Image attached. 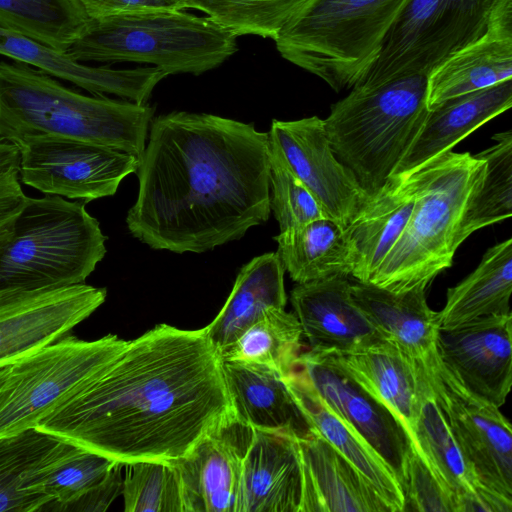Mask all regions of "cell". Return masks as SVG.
I'll return each mask as SVG.
<instances>
[{"instance_id":"1","label":"cell","mask_w":512,"mask_h":512,"mask_svg":"<svg viewBox=\"0 0 512 512\" xmlns=\"http://www.w3.org/2000/svg\"><path fill=\"white\" fill-rule=\"evenodd\" d=\"M233 418L206 327L159 324L35 428L125 466L180 459Z\"/></svg>"},{"instance_id":"2","label":"cell","mask_w":512,"mask_h":512,"mask_svg":"<svg viewBox=\"0 0 512 512\" xmlns=\"http://www.w3.org/2000/svg\"><path fill=\"white\" fill-rule=\"evenodd\" d=\"M126 224L152 249L202 253L269 219L267 132L207 113L152 119Z\"/></svg>"},{"instance_id":"3","label":"cell","mask_w":512,"mask_h":512,"mask_svg":"<svg viewBox=\"0 0 512 512\" xmlns=\"http://www.w3.org/2000/svg\"><path fill=\"white\" fill-rule=\"evenodd\" d=\"M154 108L85 96L27 64L0 60V136L15 142L55 135L111 147L139 158Z\"/></svg>"},{"instance_id":"4","label":"cell","mask_w":512,"mask_h":512,"mask_svg":"<svg viewBox=\"0 0 512 512\" xmlns=\"http://www.w3.org/2000/svg\"><path fill=\"white\" fill-rule=\"evenodd\" d=\"M410 174L415 193L411 214L397 242L366 282L393 292L427 288L452 265L463 242L465 212L484 178L485 161L476 154L451 150Z\"/></svg>"},{"instance_id":"5","label":"cell","mask_w":512,"mask_h":512,"mask_svg":"<svg viewBox=\"0 0 512 512\" xmlns=\"http://www.w3.org/2000/svg\"><path fill=\"white\" fill-rule=\"evenodd\" d=\"M351 89L331 106L325 128L337 159L373 197L392 177L427 117V75Z\"/></svg>"},{"instance_id":"6","label":"cell","mask_w":512,"mask_h":512,"mask_svg":"<svg viewBox=\"0 0 512 512\" xmlns=\"http://www.w3.org/2000/svg\"><path fill=\"white\" fill-rule=\"evenodd\" d=\"M106 236L85 203L26 197L0 249V290L85 283L106 254Z\"/></svg>"},{"instance_id":"7","label":"cell","mask_w":512,"mask_h":512,"mask_svg":"<svg viewBox=\"0 0 512 512\" xmlns=\"http://www.w3.org/2000/svg\"><path fill=\"white\" fill-rule=\"evenodd\" d=\"M237 51V36L184 10L90 19L67 53L78 62L152 64L167 75L201 74Z\"/></svg>"},{"instance_id":"8","label":"cell","mask_w":512,"mask_h":512,"mask_svg":"<svg viewBox=\"0 0 512 512\" xmlns=\"http://www.w3.org/2000/svg\"><path fill=\"white\" fill-rule=\"evenodd\" d=\"M409 0H310L274 40L283 58L333 90L353 88Z\"/></svg>"},{"instance_id":"9","label":"cell","mask_w":512,"mask_h":512,"mask_svg":"<svg viewBox=\"0 0 512 512\" xmlns=\"http://www.w3.org/2000/svg\"><path fill=\"white\" fill-rule=\"evenodd\" d=\"M128 341L66 334L9 364L0 385V438L35 428L100 376Z\"/></svg>"},{"instance_id":"10","label":"cell","mask_w":512,"mask_h":512,"mask_svg":"<svg viewBox=\"0 0 512 512\" xmlns=\"http://www.w3.org/2000/svg\"><path fill=\"white\" fill-rule=\"evenodd\" d=\"M501 0H409L389 33L378 59L358 84L427 75L454 51L488 29Z\"/></svg>"},{"instance_id":"11","label":"cell","mask_w":512,"mask_h":512,"mask_svg":"<svg viewBox=\"0 0 512 512\" xmlns=\"http://www.w3.org/2000/svg\"><path fill=\"white\" fill-rule=\"evenodd\" d=\"M14 143L24 184L84 203L113 196L139 166V158L126 151L61 136L34 135Z\"/></svg>"},{"instance_id":"12","label":"cell","mask_w":512,"mask_h":512,"mask_svg":"<svg viewBox=\"0 0 512 512\" xmlns=\"http://www.w3.org/2000/svg\"><path fill=\"white\" fill-rule=\"evenodd\" d=\"M434 396L469 465L493 495L512 504V429L499 407L470 393L441 363H423Z\"/></svg>"},{"instance_id":"13","label":"cell","mask_w":512,"mask_h":512,"mask_svg":"<svg viewBox=\"0 0 512 512\" xmlns=\"http://www.w3.org/2000/svg\"><path fill=\"white\" fill-rule=\"evenodd\" d=\"M269 145L305 184L328 218L346 227L371 197L337 159L324 119L311 116L292 121L274 119Z\"/></svg>"},{"instance_id":"14","label":"cell","mask_w":512,"mask_h":512,"mask_svg":"<svg viewBox=\"0 0 512 512\" xmlns=\"http://www.w3.org/2000/svg\"><path fill=\"white\" fill-rule=\"evenodd\" d=\"M105 288L85 283L38 290H0V365L68 334L104 302Z\"/></svg>"},{"instance_id":"15","label":"cell","mask_w":512,"mask_h":512,"mask_svg":"<svg viewBox=\"0 0 512 512\" xmlns=\"http://www.w3.org/2000/svg\"><path fill=\"white\" fill-rule=\"evenodd\" d=\"M123 465L59 439L22 475L23 488L47 497L42 512H104L122 493Z\"/></svg>"},{"instance_id":"16","label":"cell","mask_w":512,"mask_h":512,"mask_svg":"<svg viewBox=\"0 0 512 512\" xmlns=\"http://www.w3.org/2000/svg\"><path fill=\"white\" fill-rule=\"evenodd\" d=\"M293 370L370 443L403 489L409 441L393 414L324 353L303 352Z\"/></svg>"},{"instance_id":"17","label":"cell","mask_w":512,"mask_h":512,"mask_svg":"<svg viewBox=\"0 0 512 512\" xmlns=\"http://www.w3.org/2000/svg\"><path fill=\"white\" fill-rule=\"evenodd\" d=\"M512 313L490 315L440 329L441 363L473 395L502 406L512 384Z\"/></svg>"},{"instance_id":"18","label":"cell","mask_w":512,"mask_h":512,"mask_svg":"<svg viewBox=\"0 0 512 512\" xmlns=\"http://www.w3.org/2000/svg\"><path fill=\"white\" fill-rule=\"evenodd\" d=\"M253 429L235 417L203 438L176 466L186 512H234Z\"/></svg>"},{"instance_id":"19","label":"cell","mask_w":512,"mask_h":512,"mask_svg":"<svg viewBox=\"0 0 512 512\" xmlns=\"http://www.w3.org/2000/svg\"><path fill=\"white\" fill-rule=\"evenodd\" d=\"M348 277L297 284L290 300L313 351L356 352L384 339L353 301Z\"/></svg>"},{"instance_id":"20","label":"cell","mask_w":512,"mask_h":512,"mask_svg":"<svg viewBox=\"0 0 512 512\" xmlns=\"http://www.w3.org/2000/svg\"><path fill=\"white\" fill-rule=\"evenodd\" d=\"M303 473L297 437L253 430L234 512H301Z\"/></svg>"},{"instance_id":"21","label":"cell","mask_w":512,"mask_h":512,"mask_svg":"<svg viewBox=\"0 0 512 512\" xmlns=\"http://www.w3.org/2000/svg\"><path fill=\"white\" fill-rule=\"evenodd\" d=\"M508 79H512V0H501L485 33L427 74V108Z\"/></svg>"},{"instance_id":"22","label":"cell","mask_w":512,"mask_h":512,"mask_svg":"<svg viewBox=\"0 0 512 512\" xmlns=\"http://www.w3.org/2000/svg\"><path fill=\"white\" fill-rule=\"evenodd\" d=\"M0 55L71 82L94 96L112 94L138 104H146L155 86L168 76L154 66L112 69L108 65L83 64L67 51H59L2 26Z\"/></svg>"},{"instance_id":"23","label":"cell","mask_w":512,"mask_h":512,"mask_svg":"<svg viewBox=\"0 0 512 512\" xmlns=\"http://www.w3.org/2000/svg\"><path fill=\"white\" fill-rule=\"evenodd\" d=\"M423 370L414 440L409 442V447L428 460L457 497L460 512H511L512 504L489 492L465 459L434 396L424 365Z\"/></svg>"},{"instance_id":"24","label":"cell","mask_w":512,"mask_h":512,"mask_svg":"<svg viewBox=\"0 0 512 512\" xmlns=\"http://www.w3.org/2000/svg\"><path fill=\"white\" fill-rule=\"evenodd\" d=\"M297 444L301 512H391L364 476L314 429L297 438Z\"/></svg>"},{"instance_id":"25","label":"cell","mask_w":512,"mask_h":512,"mask_svg":"<svg viewBox=\"0 0 512 512\" xmlns=\"http://www.w3.org/2000/svg\"><path fill=\"white\" fill-rule=\"evenodd\" d=\"M324 354L393 414L409 442L414 440L424 377L421 362L385 340L356 352Z\"/></svg>"},{"instance_id":"26","label":"cell","mask_w":512,"mask_h":512,"mask_svg":"<svg viewBox=\"0 0 512 512\" xmlns=\"http://www.w3.org/2000/svg\"><path fill=\"white\" fill-rule=\"evenodd\" d=\"M512 106V79L448 99L429 110L392 177H404L451 151L477 128Z\"/></svg>"},{"instance_id":"27","label":"cell","mask_w":512,"mask_h":512,"mask_svg":"<svg viewBox=\"0 0 512 512\" xmlns=\"http://www.w3.org/2000/svg\"><path fill=\"white\" fill-rule=\"evenodd\" d=\"M426 287L393 292L371 283H352L354 303L381 337L406 356L426 363L437 355V312L426 299Z\"/></svg>"},{"instance_id":"28","label":"cell","mask_w":512,"mask_h":512,"mask_svg":"<svg viewBox=\"0 0 512 512\" xmlns=\"http://www.w3.org/2000/svg\"><path fill=\"white\" fill-rule=\"evenodd\" d=\"M283 380L310 427L364 476L391 512L405 511V495L397 476L370 443L324 403L294 370Z\"/></svg>"},{"instance_id":"29","label":"cell","mask_w":512,"mask_h":512,"mask_svg":"<svg viewBox=\"0 0 512 512\" xmlns=\"http://www.w3.org/2000/svg\"><path fill=\"white\" fill-rule=\"evenodd\" d=\"M234 417L253 430L281 432L297 438L311 427L283 378L264 367L223 361Z\"/></svg>"},{"instance_id":"30","label":"cell","mask_w":512,"mask_h":512,"mask_svg":"<svg viewBox=\"0 0 512 512\" xmlns=\"http://www.w3.org/2000/svg\"><path fill=\"white\" fill-rule=\"evenodd\" d=\"M414 197L411 174L391 177L345 227L356 251L351 275L356 281L368 282L397 242L411 214Z\"/></svg>"},{"instance_id":"31","label":"cell","mask_w":512,"mask_h":512,"mask_svg":"<svg viewBox=\"0 0 512 512\" xmlns=\"http://www.w3.org/2000/svg\"><path fill=\"white\" fill-rule=\"evenodd\" d=\"M274 240L284 269L297 284L348 277L356 266L345 228L328 217L280 231Z\"/></svg>"},{"instance_id":"32","label":"cell","mask_w":512,"mask_h":512,"mask_svg":"<svg viewBox=\"0 0 512 512\" xmlns=\"http://www.w3.org/2000/svg\"><path fill=\"white\" fill-rule=\"evenodd\" d=\"M284 272L277 252L257 256L241 268L225 304L206 326L210 340L219 351L267 308H285Z\"/></svg>"},{"instance_id":"33","label":"cell","mask_w":512,"mask_h":512,"mask_svg":"<svg viewBox=\"0 0 512 512\" xmlns=\"http://www.w3.org/2000/svg\"><path fill=\"white\" fill-rule=\"evenodd\" d=\"M511 293L512 238H508L490 247L475 270L447 290L445 305L437 312L439 329L509 314Z\"/></svg>"},{"instance_id":"34","label":"cell","mask_w":512,"mask_h":512,"mask_svg":"<svg viewBox=\"0 0 512 512\" xmlns=\"http://www.w3.org/2000/svg\"><path fill=\"white\" fill-rule=\"evenodd\" d=\"M302 328L295 314L269 307L235 340L220 350L223 361L255 365L282 378L294 369L302 352Z\"/></svg>"},{"instance_id":"35","label":"cell","mask_w":512,"mask_h":512,"mask_svg":"<svg viewBox=\"0 0 512 512\" xmlns=\"http://www.w3.org/2000/svg\"><path fill=\"white\" fill-rule=\"evenodd\" d=\"M90 22L79 0H0V26L66 52Z\"/></svg>"},{"instance_id":"36","label":"cell","mask_w":512,"mask_h":512,"mask_svg":"<svg viewBox=\"0 0 512 512\" xmlns=\"http://www.w3.org/2000/svg\"><path fill=\"white\" fill-rule=\"evenodd\" d=\"M496 143L476 154L485 161V174L463 218L461 237L512 215V132L495 134Z\"/></svg>"},{"instance_id":"37","label":"cell","mask_w":512,"mask_h":512,"mask_svg":"<svg viewBox=\"0 0 512 512\" xmlns=\"http://www.w3.org/2000/svg\"><path fill=\"white\" fill-rule=\"evenodd\" d=\"M309 1L187 0V4L237 37L256 35L275 40Z\"/></svg>"},{"instance_id":"38","label":"cell","mask_w":512,"mask_h":512,"mask_svg":"<svg viewBox=\"0 0 512 512\" xmlns=\"http://www.w3.org/2000/svg\"><path fill=\"white\" fill-rule=\"evenodd\" d=\"M57 440L36 428L0 438V512L43 511L50 500L26 491L22 475Z\"/></svg>"},{"instance_id":"39","label":"cell","mask_w":512,"mask_h":512,"mask_svg":"<svg viewBox=\"0 0 512 512\" xmlns=\"http://www.w3.org/2000/svg\"><path fill=\"white\" fill-rule=\"evenodd\" d=\"M122 493L125 512H186L180 476L171 461L125 465Z\"/></svg>"},{"instance_id":"40","label":"cell","mask_w":512,"mask_h":512,"mask_svg":"<svg viewBox=\"0 0 512 512\" xmlns=\"http://www.w3.org/2000/svg\"><path fill=\"white\" fill-rule=\"evenodd\" d=\"M270 208L280 231L327 217L310 190L271 148Z\"/></svg>"},{"instance_id":"41","label":"cell","mask_w":512,"mask_h":512,"mask_svg":"<svg viewBox=\"0 0 512 512\" xmlns=\"http://www.w3.org/2000/svg\"><path fill=\"white\" fill-rule=\"evenodd\" d=\"M403 491L406 505L410 504L413 510L460 512L457 497L440 479L431 464L410 447Z\"/></svg>"},{"instance_id":"42","label":"cell","mask_w":512,"mask_h":512,"mask_svg":"<svg viewBox=\"0 0 512 512\" xmlns=\"http://www.w3.org/2000/svg\"><path fill=\"white\" fill-rule=\"evenodd\" d=\"M90 19L155 10H185L187 0H79Z\"/></svg>"},{"instance_id":"43","label":"cell","mask_w":512,"mask_h":512,"mask_svg":"<svg viewBox=\"0 0 512 512\" xmlns=\"http://www.w3.org/2000/svg\"><path fill=\"white\" fill-rule=\"evenodd\" d=\"M26 197L19 183L18 171L0 175V249L11 235Z\"/></svg>"},{"instance_id":"44","label":"cell","mask_w":512,"mask_h":512,"mask_svg":"<svg viewBox=\"0 0 512 512\" xmlns=\"http://www.w3.org/2000/svg\"><path fill=\"white\" fill-rule=\"evenodd\" d=\"M21 163V154L18 146L0 136V175L19 171Z\"/></svg>"},{"instance_id":"45","label":"cell","mask_w":512,"mask_h":512,"mask_svg":"<svg viewBox=\"0 0 512 512\" xmlns=\"http://www.w3.org/2000/svg\"><path fill=\"white\" fill-rule=\"evenodd\" d=\"M9 364L7 365H0V385L4 381L7 371H8Z\"/></svg>"}]
</instances>
